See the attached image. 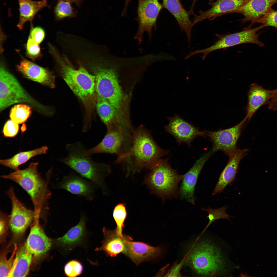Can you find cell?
Returning a JSON list of instances; mask_svg holds the SVG:
<instances>
[{
    "instance_id": "cell-4",
    "label": "cell",
    "mask_w": 277,
    "mask_h": 277,
    "mask_svg": "<svg viewBox=\"0 0 277 277\" xmlns=\"http://www.w3.org/2000/svg\"><path fill=\"white\" fill-rule=\"evenodd\" d=\"M38 162H32L26 168L16 170L7 175L1 176L15 182L28 194L33 203L36 215L40 217L47 213L48 201L51 193L47 182L43 179L37 170Z\"/></svg>"
},
{
    "instance_id": "cell-17",
    "label": "cell",
    "mask_w": 277,
    "mask_h": 277,
    "mask_svg": "<svg viewBox=\"0 0 277 277\" xmlns=\"http://www.w3.org/2000/svg\"><path fill=\"white\" fill-rule=\"evenodd\" d=\"M40 217H36L25 243L28 251L35 257L40 256L46 253L52 244L51 239L46 235L39 223Z\"/></svg>"
},
{
    "instance_id": "cell-30",
    "label": "cell",
    "mask_w": 277,
    "mask_h": 277,
    "mask_svg": "<svg viewBox=\"0 0 277 277\" xmlns=\"http://www.w3.org/2000/svg\"><path fill=\"white\" fill-rule=\"evenodd\" d=\"M48 149L47 146H44L34 150L20 152L10 159L1 160L0 163L15 170H17L20 165L32 157L38 155L46 154Z\"/></svg>"
},
{
    "instance_id": "cell-37",
    "label": "cell",
    "mask_w": 277,
    "mask_h": 277,
    "mask_svg": "<svg viewBox=\"0 0 277 277\" xmlns=\"http://www.w3.org/2000/svg\"><path fill=\"white\" fill-rule=\"evenodd\" d=\"M26 53L27 56L33 60L39 58L41 56L39 44L34 42L29 36L26 45Z\"/></svg>"
},
{
    "instance_id": "cell-2",
    "label": "cell",
    "mask_w": 277,
    "mask_h": 277,
    "mask_svg": "<svg viewBox=\"0 0 277 277\" xmlns=\"http://www.w3.org/2000/svg\"><path fill=\"white\" fill-rule=\"evenodd\" d=\"M49 53L68 85L87 108H93L97 100L95 76L78 60V67L75 68L66 55H61L56 47L51 48Z\"/></svg>"
},
{
    "instance_id": "cell-20",
    "label": "cell",
    "mask_w": 277,
    "mask_h": 277,
    "mask_svg": "<svg viewBox=\"0 0 277 277\" xmlns=\"http://www.w3.org/2000/svg\"><path fill=\"white\" fill-rule=\"evenodd\" d=\"M104 239L101 246L97 248L95 251H103L108 256L115 257L119 254L123 253L126 249L128 242L133 240L130 236L118 234L115 229L111 230L104 227L103 228Z\"/></svg>"
},
{
    "instance_id": "cell-36",
    "label": "cell",
    "mask_w": 277,
    "mask_h": 277,
    "mask_svg": "<svg viewBox=\"0 0 277 277\" xmlns=\"http://www.w3.org/2000/svg\"><path fill=\"white\" fill-rule=\"evenodd\" d=\"M83 267L81 263L75 260H71L65 265L64 270L65 275L68 277H76L82 273Z\"/></svg>"
},
{
    "instance_id": "cell-35",
    "label": "cell",
    "mask_w": 277,
    "mask_h": 277,
    "mask_svg": "<svg viewBox=\"0 0 277 277\" xmlns=\"http://www.w3.org/2000/svg\"><path fill=\"white\" fill-rule=\"evenodd\" d=\"M16 244L10 257L7 259L6 254L1 256L0 262V277H8L12 268L13 263L17 251Z\"/></svg>"
},
{
    "instance_id": "cell-1",
    "label": "cell",
    "mask_w": 277,
    "mask_h": 277,
    "mask_svg": "<svg viewBox=\"0 0 277 277\" xmlns=\"http://www.w3.org/2000/svg\"><path fill=\"white\" fill-rule=\"evenodd\" d=\"M103 60L94 59L88 66V69L95 77L97 98L108 101L122 122L125 124H130L128 96L122 89L115 68L108 65Z\"/></svg>"
},
{
    "instance_id": "cell-11",
    "label": "cell",
    "mask_w": 277,
    "mask_h": 277,
    "mask_svg": "<svg viewBox=\"0 0 277 277\" xmlns=\"http://www.w3.org/2000/svg\"><path fill=\"white\" fill-rule=\"evenodd\" d=\"M163 8L162 4L158 0H138L136 19L139 26L134 38L138 41L139 44L142 41L145 32L148 33L150 39L152 29L153 28L156 29L157 19Z\"/></svg>"
},
{
    "instance_id": "cell-15",
    "label": "cell",
    "mask_w": 277,
    "mask_h": 277,
    "mask_svg": "<svg viewBox=\"0 0 277 277\" xmlns=\"http://www.w3.org/2000/svg\"><path fill=\"white\" fill-rule=\"evenodd\" d=\"M17 70L25 77L51 88L55 87V76L47 68L24 58L17 65Z\"/></svg>"
},
{
    "instance_id": "cell-9",
    "label": "cell",
    "mask_w": 277,
    "mask_h": 277,
    "mask_svg": "<svg viewBox=\"0 0 277 277\" xmlns=\"http://www.w3.org/2000/svg\"><path fill=\"white\" fill-rule=\"evenodd\" d=\"M169 160V157L161 159L151 170L146 179L153 192L161 198L163 201L172 197H177L178 185L184 176L179 174L176 170L172 168Z\"/></svg>"
},
{
    "instance_id": "cell-3",
    "label": "cell",
    "mask_w": 277,
    "mask_h": 277,
    "mask_svg": "<svg viewBox=\"0 0 277 277\" xmlns=\"http://www.w3.org/2000/svg\"><path fill=\"white\" fill-rule=\"evenodd\" d=\"M169 151L160 147L153 139L151 132L142 125L133 128L130 151L123 162L129 172L151 170Z\"/></svg>"
},
{
    "instance_id": "cell-25",
    "label": "cell",
    "mask_w": 277,
    "mask_h": 277,
    "mask_svg": "<svg viewBox=\"0 0 277 277\" xmlns=\"http://www.w3.org/2000/svg\"><path fill=\"white\" fill-rule=\"evenodd\" d=\"M86 216L82 213L80 221L63 236L57 240L58 245L65 252H68L83 242L86 235Z\"/></svg>"
},
{
    "instance_id": "cell-8",
    "label": "cell",
    "mask_w": 277,
    "mask_h": 277,
    "mask_svg": "<svg viewBox=\"0 0 277 277\" xmlns=\"http://www.w3.org/2000/svg\"><path fill=\"white\" fill-rule=\"evenodd\" d=\"M133 128L120 126L107 129L102 140L95 147L85 149L84 154L104 153L116 154L117 157L115 163H122L130 151L132 144V133Z\"/></svg>"
},
{
    "instance_id": "cell-6",
    "label": "cell",
    "mask_w": 277,
    "mask_h": 277,
    "mask_svg": "<svg viewBox=\"0 0 277 277\" xmlns=\"http://www.w3.org/2000/svg\"><path fill=\"white\" fill-rule=\"evenodd\" d=\"M185 256V262L197 274L212 276L220 275L225 262L221 250L207 240L192 245Z\"/></svg>"
},
{
    "instance_id": "cell-23",
    "label": "cell",
    "mask_w": 277,
    "mask_h": 277,
    "mask_svg": "<svg viewBox=\"0 0 277 277\" xmlns=\"http://www.w3.org/2000/svg\"><path fill=\"white\" fill-rule=\"evenodd\" d=\"M248 0H217L215 2H210L211 7L205 12L199 11L200 15L194 14L192 21L193 26L196 23L208 19H213L216 17L229 13L238 9Z\"/></svg>"
},
{
    "instance_id": "cell-16",
    "label": "cell",
    "mask_w": 277,
    "mask_h": 277,
    "mask_svg": "<svg viewBox=\"0 0 277 277\" xmlns=\"http://www.w3.org/2000/svg\"><path fill=\"white\" fill-rule=\"evenodd\" d=\"M211 154L210 151L197 160L192 167L184 174L179 194L181 199H185L194 204V193L199 174L205 163Z\"/></svg>"
},
{
    "instance_id": "cell-34",
    "label": "cell",
    "mask_w": 277,
    "mask_h": 277,
    "mask_svg": "<svg viewBox=\"0 0 277 277\" xmlns=\"http://www.w3.org/2000/svg\"><path fill=\"white\" fill-rule=\"evenodd\" d=\"M227 208L225 206L217 209H213L209 207L207 209H202V210L208 212L209 215L207 217L209 220L208 224L202 234L204 232L211 224L215 221L221 219H226L230 220L229 217L231 216L227 214L225 212V210Z\"/></svg>"
},
{
    "instance_id": "cell-44",
    "label": "cell",
    "mask_w": 277,
    "mask_h": 277,
    "mask_svg": "<svg viewBox=\"0 0 277 277\" xmlns=\"http://www.w3.org/2000/svg\"><path fill=\"white\" fill-rule=\"evenodd\" d=\"M130 1V0H125V6L123 11L122 14V15H124L125 13L128 3Z\"/></svg>"
},
{
    "instance_id": "cell-24",
    "label": "cell",
    "mask_w": 277,
    "mask_h": 277,
    "mask_svg": "<svg viewBox=\"0 0 277 277\" xmlns=\"http://www.w3.org/2000/svg\"><path fill=\"white\" fill-rule=\"evenodd\" d=\"M249 87L246 108L247 114L245 117L248 122L260 107L267 104L275 91V90L266 89L256 83L251 84Z\"/></svg>"
},
{
    "instance_id": "cell-13",
    "label": "cell",
    "mask_w": 277,
    "mask_h": 277,
    "mask_svg": "<svg viewBox=\"0 0 277 277\" xmlns=\"http://www.w3.org/2000/svg\"><path fill=\"white\" fill-rule=\"evenodd\" d=\"M7 194L11 200L12 209L9 216V224L15 234H23L37 216L35 211L28 209L16 197L13 187L10 188Z\"/></svg>"
},
{
    "instance_id": "cell-26",
    "label": "cell",
    "mask_w": 277,
    "mask_h": 277,
    "mask_svg": "<svg viewBox=\"0 0 277 277\" xmlns=\"http://www.w3.org/2000/svg\"><path fill=\"white\" fill-rule=\"evenodd\" d=\"M162 5L163 7L168 10L174 17L181 31L185 32L190 45L193 26L188 12L183 7L180 0H162Z\"/></svg>"
},
{
    "instance_id": "cell-14",
    "label": "cell",
    "mask_w": 277,
    "mask_h": 277,
    "mask_svg": "<svg viewBox=\"0 0 277 277\" xmlns=\"http://www.w3.org/2000/svg\"><path fill=\"white\" fill-rule=\"evenodd\" d=\"M169 124L164 127L166 131L173 135L179 144L182 142L185 143L189 147L192 142L197 137H205L206 134L205 131H202L175 114L172 117L167 118Z\"/></svg>"
},
{
    "instance_id": "cell-39",
    "label": "cell",
    "mask_w": 277,
    "mask_h": 277,
    "mask_svg": "<svg viewBox=\"0 0 277 277\" xmlns=\"http://www.w3.org/2000/svg\"><path fill=\"white\" fill-rule=\"evenodd\" d=\"M19 129L18 124L9 120L5 124L3 129L4 136L7 137H14L17 134Z\"/></svg>"
},
{
    "instance_id": "cell-42",
    "label": "cell",
    "mask_w": 277,
    "mask_h": 277,
    "mask_svg": "<svg viewBox=\"0 0 277 277\" xmlns=\"http://www.w3.org/2000/svg\"><path fill=\"white\" fill-rule=\"evenodd\" d=\"M74 3L78 6H80L84 0H62Z\"/></svg>"
},
{
    "instance_id": "cell-29",
    "label": "cell",
    "mask_w": 277,
    "mask_h": 277,
    "mask_svg": "<svg viewBox=\"0 0 277 277\" xmlns=\"http://www.w3.org/2000/svg\"><path fill=\"white\" fill-rule=\"evenodd\" d=\"M97 112L107 128L125 125L121 121L113 106L107 101L97 98Z\"/></svg>"
},
{
    "instance_id": "cell-43",
    "label": "cell",
    "mask_w": 277,
    "mask_h": 277,
    "mask_svg": "<svg viewBox=\"0 0 277 277\" xmlns=\"http://www.w3.org/2000/svg\"><path fill=\"white\" fill-rule=\"evenodd\" d=\"M197 0H193L191 8L188 12L189 15L192 14L194 15V14L193 12V8Z\"/></svg>"
},
{
    "instance_id": "cell-21",
    "label": "cell",
    "mask_w": 277,
    "mask_h": 277,
    "mask_svg": "<svg viewBox=\"0 0 277 277\" xmlns=\"http://www.w3.org/2000/svg\"><path fill=\"white\" fill-rule=\"evenodd\" d=\"M132 241L128 242L123 253L136 265L156 258L162 253V248L160 246L154 247L143 242Z\"/></svg>"
},
{
    "instance_id": "cell-38",
    "label": "cell",
    "mask_w": 277,
    "mask_h": 277,
    "mask_svg": "<svg viewBox=\"0 0 277 277\" xmlns=\"http://www.w3.org/2000/svg\"><path fill=\"white\" fill-rule=\"evenodd\" d=\"M256 23H261L264 27L270 26L277 28V11L271 8Z\"/></svg>"
},
{
    "instance_id": "cell-40",
    "label": "cell",
    "mask_w": 277,
    "mask_h": 277,
    "mask_svg": "<svg viewBox=\"0 0 277 277\" xmlns=\"http://www.w3.org/2000/svg\"><path fill=\"white\" fill-rule=\"evenodd\" d=\"M31 29L29 36L34 42L39 44L43 41L45 37V34L44 30L39 26L32 27Z\"/></svg>"
},
{
    "instance_id": "cell-33",
    "label": "cell",
    "mask_w": 277,
    "mask_h": 277,
    "mask_svg": "<svg viewBox=\"0 0 277 277\" xmlns=\"http://www.w3.org/2000/svg\"><path fill=\"white\" fill-rule=\"evenodd\" d=\"M127 215L125 206L122 203L117 204L113 211V216L116 225V231L118 234L121 236L124 235L122 233V230L124 226V222Z\"/></svg>"
},
{
    "instance_id": "cell-27",
    "label": "cell",
    "mask_w": 277,
    "mask_h": 277,
    "mask_svg": "<svg viewBox=\"0 0 277 277\" xmlns=\"http://www.w3.org/2000/svg\"><path fill=\"white\" fill-rule=\"evenodd\" d=\"M18 0L19 16L17 26L20 30L23 29L26 22L32 21L39 11L43 8L48 6L46 0L38 1L31 0Z\"/></svg>"
},
{
    "instance_id": "cell-32",
    "label": "cell",
    "mask_w": 277,
    "mask_h": 277,
    "mask_svg": "<svg viewBox=\"0 0 277 277\" xmlns=\"http://www.w3.org/2000/svg\"><path fill=\"white\" fill-rule=\"evenodd\" d=\"M71 2L62 0H59L54 8V13L56 20L59 21L66 17H74L76 16L77 12L72 6Z\"/></svg>"
},
{
    "instance_id": "cell-41",
    "label": "cell",
    "mask_w": 277,
    "mask_h": 277,
    "mask_svg": "<svg viewBox=\"0 0 277 277\" xmlns=\"http://www.w3.org/2000/svg\"><path fill=\"white\" fill-rule=\"evenodd\" d=\"M185 262V258L178 264H174L165 274V276H181L180 271L184 263Z\"/></svg>"
},
{
    "instance_id": "cell-10",
    "label": "cell",
    "mask_w": 277,
    "mask_h": 277,
    "mask_svg": "<svg viewBox=\"0 0 277 277\" xmlns=\"http://www.w3.org/2000/svg\"><path fill=\"white\" fill-rule=\"evenodd\" d=\"M264 28L262 25L254 28H251V26L244 28L241 31L235 33L225 34H216L217 40L211 46L201 50H197L190 52L186 55L189 58L194 55L202 53L201 57L204 60L207 55L210 53L215 51L221 49H225L240 44L251 43L257 45L261 47L263 43L259 39L258 31Z\"/></svg>"
},
{
    "instance_id": "cell-5",
    "label": "cell",
    "mask_w": 277,
    "mask_h": 277,
    "mask_svg": "<svg viewBox=\"0 0 277 277\" xmlns=\"http://www.w3.org/2000/svg\"><path fill=\"white\" fill-rule=\"evenodd\" d=\"M66 149L68 155L61 159V162L103 190L104 187V180L110 172V167L105 164L96 163L90 156L85 155V149L80 142L67 144Z\"/></svg>"
},
{
    "instance_id": "cell-19",
    "label": "cell",
    "mask_w": 277,
    "mask_h": 277,
    "mask_svg": "<svg viewBox=\"0 0 277 277\" xmlns=\"http://www.w3.org/2000/svg\"><path fill=\"white\" fill-rule=\"evenodd\" d=\"M58 187L73 194L83 196L90 201L94 198L97 187L91 181H87L73 173L64 176Z\"/></svg>"
},
{
    "instance_id": "cell-7",
    "label": "cell",
    "mask_w": 277,
    "mask_h": 277,
    "mask_svg": "<svg viewBox=\"0 0 277 277\" xmlns=\"http://www.w3.org/2000/svg\"><path fill=\"white\" fill-rule=\"evenodd\" d=\"M19 103L26 104L44 115H50L53 113L51 108L41 104L29 94L2 62L0 69V111Z\"/></svg>"
},
{
    "instance_id": "cell-31",
    "label": "cell",
    "mask_w": 277,
    "mask_h": 277,
    "mask_svg": "<svg viewBox=\"0 0 277 277\" xmlns=\"http://www.w3.org/2000/svg\"><path fill=\"white\" fill-rule=\"evenodd\" d=\"M32 108L27 104L15 105L11 108L10 112L11 119L18 124L24 123L31 114Z\"/></svg>"
},
{
    "instance_id": "cell-12",
    "label": "cell",
    "mask_w": 277,
    "mask_h": 277,
    "mask_svg": "<svg viewBox=\"0 0 277 277\" xmlns=\"http://www.w3.org/2000/svg\"><path fill=\"white\" fill-rule=\"evenodd\" d=\"M246 117L236 125L215 131H205L213 143V152L221 150L229 156L236 149V144L245 122Z\"/></svg>"
},
{
    "instance_id": "cell-18",
    "label": "cell",
    "mask_w": 277,
    "mask_h": 277,
    "mask_svg": "<svg viewBox=\"0 0 277 277\" xmlns=\"http://www.w3.org/2000/svg\"><path fill=\"white\" fill-rule=\"evenodd\" d=\"M248 150V149H237L229 155L228 162L220 176L213 195L222 192L227 185L232 184L238 172L240 161L246 155Z\"/></svg>"
},
{
    "instance_id": "cell-22",
    "label": "cell",
    "mask_w": 277,
    "mask_h": 277,
    "mask_svg": "<svg viewBox=\"0 0 277 277\" xmlns=\"http://www.w3.org/2000/svg\"><path fill=\"white\" fill-rule=\"evenodd\" d=\"M277 2V0H248L243 5L231 13H237L243 14V23L250 21L251 25L256 23L265 15Z\"/></svg>"
},
{
    "instance_id": "cell-28",
    "label": "cell",
    "mask_w": 277,
    "mask_h": 277,
    "mask_svg": "<svg viewBox=\"0 0 277 277\" xmlns=\"http://www.w3.org/2000/svg\"><path fill=\"white\" fill-rule=\"evenodd\" d=\"M33 255L25 244L17 251L8 277H25L28 273Z\"/></svg>"
}]
</instances>
